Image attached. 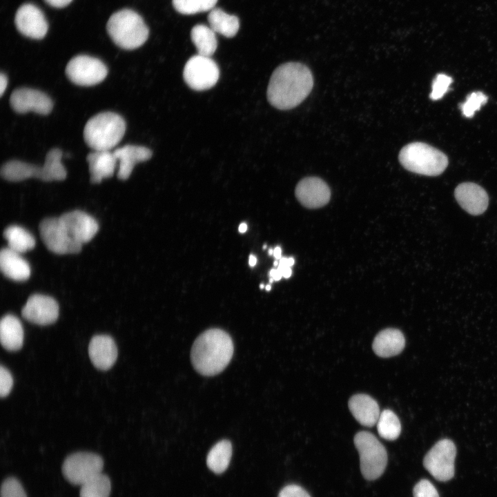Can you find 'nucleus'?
I'll return each mask as SVG.
<instances>
[{
    "label": "nucleus",
    "instance_id": "5",
    "mask_svg": "<svg viewBox=\"0 0 497 497\" xmlns=\"http://www.w3.org/2000/svg\"><path fill=\"white\" fill-rule=\"evenodd\" d=\"M106 30L113 41L125 50L142 46L149 34L142 17L130 9H122L113 13L108 20Z\"/></svg>",
    "mask_w": 497,
    "mask_h": 497
},
{
    "label": "nucleus",
    "instance_id": "28",
    "mask_svg": "<svg viewBox=\"0 0 497 497\" xmlns=\"http://www.w3.org/2000/svg\"><path fill=\"white\" fill-rule=\"evenodd\" d=\"M232 445L229 440H222L216 443L206 457L208 467L215 474L224 472L231 461Z\"/></svg>",
    "mask_w": 497,
    "mask_h": 497
},
{
    "label": "nucleus",
    "instance_id": "29",
    "mask_svg": "<svg viewBox=\"0 0 497 497\" xmlns=\"http://www.w3.org/2000/svg\"><path fill=\"white\" fill-rule=\"evenodd\" d=\"M8 248L19 254L32 249L35 246L34 237L25 228L17 225L10 226L3 231Z\"/></svg>",
    "mask_w": 497,
    "mask_h": 497
},
{
    "label": "nucleus",
    "instance_id": "10",
    "mask_svg": "<svg viewBox=\"0 0 497 497\" xmlns=\"http://www.w3.org/2000/svg\"><path fill=\"white\" fill-rule=\"evenodd\" d=\"M220 77L217 64L210 57L196 55L186 63L183 77L193 90L202 91L213 87Z\"/></svg>",
    "mask_w": 497,
    "mask_h": 497
},
{
    "label": "nucleus",
    "instance_id": "13",
    "mask_svg": "<svg viewBox=\"0 0 497 497\" xmlns=\"http://www.w3.org/2000/svg\"><path fill=\"white\" fill-rule=\"evenodd\" d=\"M10 104L12 108L20 114L31 111L46 115L53 108L52 99L46 93L30 88L15 89L10 95Z\"/></svg>",
    "mask_w": 497,
    "mask_h": 497
},
{
    "label": "nucleus",
    "instance_id": "41",
    "mask_svg": "<svg viewBox=\"0 0 497 497\" xmlns=\"http://www.w3.org/2000/svg\"><path fill=\"white\" fill-rule=\"evenodd\" d=\"M270 277L274 280L278 281L283 277L282 273L277 269H273L269 272Z\"/></svg>",
    "mask_w": 497,
    "mask_h": 497
},
{
    "label": "nucleus",
    "instance_id": "26",
    "mask_svg": "<svg viewBox=\"0 0 497 497\" xmlns=\"http://www.w3.org/2000/svg\"><path fill=\"white\" fill-rule=\"evenodd\" d=\"M208 21L210 27L215 32L228 38L233 37L239 30L238 17L229 14L219 8H214L210 11Z\"/></svg>",
    "mask_w": 497,
    "mask_h": 497
},
{
    "label": "nucleus",
    "instance_id": "20",
    "mask_svg": "<svg viewBox=\"0 0 497 497\" xmlns=\"http://www.w3.org/2000/svg\"><path fill=\"white\" fill-rule=\"evenodd\" d=\"M113 154L119 162L117 177L126 180L130 177L135 165L150 159L153 153L144 146L126 145L115 149Z\"/></svg>",
    "mask_w": 497,
    "mask_h": 497
},
{
    "label": "nucleus",
    "instance_id": "38",
    "mask_svg": "<svg viewBox=\"0 0 497 497\" xmlns=\"http://www.w3.org/2000/svg\"><path fill=\"white\" fill-rule=\"evenodd\" d=\"M278 497H311L300 486L289 485L280 491Z\"/></svg>",
    "mask_w": 497,
    "mask_h": 497
},
{
    "label": "nucleus",
    "instance_id": "25",
    "mask_svg": "<svg viewBox=\"0 0 497 497\" xmlns=\"http://www.w3.org/2000/svg\"><path fill=\"white\" fill-rule=\"evenodd\" d=\"M0 340L1 345L8 351H17L21 348L23 342V329L18 318L8 314L1 318Z\"/></svg>",
    "mask_w": 497,
    "mask_h": 497
},
{
    "label": "nucleus",
    "instance_id": "15",
    "mask_svg": "<svg viewBox=\"0 0 497 497\" xmlns=\"http://www.w3.org/2000/svg\"><path fill=\"white\" fill-rule=\"evenodd\" d=\"M22 316L28 321L47 325L55 322L59 316V305L52 298L34 294L29 297L21 310Z\"/></svg>",
    "mask_w": 497,
    "mask_h": 497
},
{
    "label": "nucleus",
    "instance_id": "9",
    "mask_svg": "<svg viewBox=\"0 0 497 497\" xmlns=\"http://www.w3.org/2000/svg\"><path fill=\"white\" fill-rule=\"evenodd\" d=\"M456 447L449 439L437 442L427 453L423 460L425 469L438 480L447 481L454 475Z\"/></svg>",
    "mask_w": 497,
    "mask_h": 497
},
{
    "label": "nucleus",
    "instance_id": "24",
    "mask_svg": "<svg viewBox=\"0 0 497 497\" xmlns=\"http://www.w3.org/2000/svg\"><path fill=\"white\" fill-rule=\"evenodd\" d=\"M0 268L5 276L15 281H25L30 275L28 263L19 253L8 247L1 251Z\"/></svg>",
    "mask_w": 497,
    "mask_h": 497
},
{
    "label": "nucleus",
    "instance_id": "42",
    "mask_svg": "<svg viewBox=\"0 0 497 497\" xmlns=\"http://www.w3.org/2000/svg\"><path fill=\"white\" fill-rule=\"evenodd\" d=\"M273 255L274 257H275L276 260H279L280 259H281V257H282V249H281V248H280V246H276V247H275V248L273 249Z\"/></svg>",
    "mask_w": 497,
    "mask_h": 497
},
{
    "label": "nucleus",
    "instance_id": "3",
    "mask_svg": "<svg viewBox=\"0 0 497 497\" xmlns=\"http://www.w3.org/2000/svg\"><path fill=\"white\" fill-rule=\"evenodd\" d=\"M62 155L60 149L52 148L47 153L42 166L19 160H11L1 166V175L10 182H20L29 178H37L46 182L61 181L67 175L66 170L61 162Z\"/></svg>",
    "mask_w": 497,
    "mask_h": 497
},
{
    "label": "nucleus",
    "instance_id": "16",
    "mask_svg": "<svg viewBox=\"0 0 497 497\" xmlns=\"http://www.w3.org/2000/svg\"><path fill=\"white\" fill-rule=\"evenodd\" d=\"M59 217L70 237L81 245L90 241L99 229L97 221L81 211L68 212Z\"/></svg>",
    "mask_w": 497,
    "mask_h": 497
},
{
    "label": "nucleus",
    "instance_id": "2",
    "mask_svg": "<svg viewBox=\"0 0 497 497\" xmlns=\"http://www.w3.org/2000/svg\"><path fill=\"white\" fill-rule=\"evenodd\" d=\"M233 353L231 336L220 329H210L195 340L191 352L195 369L203 376H212L222 371Z\"/></svg>",
    "mask_w": 497,
    "mask_h": 497
},
{
    "label": "nucleus",
    "instance_id": "21",
    "mask_svg": "<svg viewBox=\"0 0 497 497\" xmlns=\"http://www.w3.org/2000/svg\"><path fill=\"white\" fill-rule=\"evenodd\" d=\"M349 407L357 421L368 427L377 423L380 414L377 402L367 394L353 396L349 401Z\"/></svg>",
    "mask_w": 497,
    "mask_h": 497
},
{
    "label": "nucleus",
    "instance_id": "35",
    "mask_svg": "<svg viewBox=\"0 0 497 497\" xmlns=\"http://www.w3.org/2000/svg\"><path fill=\"white\" fill-rule=\"evenodd\" d=\"M452 82L451 77L445 74H438L432 83V91L430 93V98L432 100H438L442 98L448 90Z\"/></svg>",
    "mask_w": 497,
    "mask_h": 497
},
{
    "label": "nucleus",
    "instance_id": "36",
    "mask_svg": "<svg viewBox=\"0 0 497 497\" xmlns=\"http://www.w3.org/2000/svg\"><path fill=\"white\" fill-rule=\"evenodd\" d=\"M413 497H440L433 485L427 479L420 480L413 487Z\"/></svg>",
    "mask_w": 497,
    "mask_h": 497
},
{
    "label": "nucleus",
    "instance_id": "33",
    "mask_svg": "<svg viewBox=\"0 0 497 497\" xmlns=\"http://www.w3.org/2000/svg\"><path fill=\"white\" fill-rule=\"evenodd\" d=\"M487 97L480 91L473 92L468 95L466 101L460 105L462 115L467 118L474 116L476 111L480 110V107L486 104Z\"/></svg>",
    "mask_w": 497,
    "mask_h": 497
},
{
    "label": "nucleus",
    "instance_id": "44",
    "mask_svg": "<svg viewBox=\"0 0 497 497\" xmlns=\"http://www.w3.org/2000/svg\"><path fill=\"white\" fill-rule=\"evenodd\" d=\"M248 263L251 266H254L257 263V258L253 255H250L248 258Z\"/></svg>",
    "mask_w": 497,
    "mask_h": 497
},
{
    "label": "nucleus",
    "instance_id": "8",
    "mask_svg": "<svg viewBox=\"0 0 497 497\" xmlns=\"http://www.w3.org/2000/svg\"><path fill=\"white\" fill-rule=\"evenodd\" d=\"M104 467L102 458L91 452H76L66 457L62 465L65 478L73 485H82L101 474Z\"/></svg>",
    "mask_w": 497,
    "mask_h": 497
},
{
    "label": "nucleus",
    "instance_id": "14",
    "mask_svg": "<svg viewBox=\"0 0 497 497\" xmlns=\"http://www.w3.org/2000/svg\"><path fill=\"white\" fill-rule=\"evenodd\" d=\"M14 23L20 33L34 39H43L48 29L43 12L32 3H25L18 8Z\"/></svg>",
    "mask_w": 497,
    "mask_h": 497
},
{
    "label": "nucleus",
    "instance_id": "30",
    "mask_svg": "<svg viewBox=\"0 0 497 497\" xmlns=\"http://www.w3.org/2000/svg\"><path fill=\"white\" fill-rule=\"evenodd\" d=\"M376 425L379 435L388 440H396L401 432V424L398 418L389 409L383 410L380 413Z\"/></svg>",
    "mask_w": 497,
    "mask_h": 497
},
{
    "label": "nucleus",
    "instance_id": "47",
    "mask_svg": "<svg viewBox=\"0 0 497 497\" xmlns=\"http://www.w3.org/2000/svg\"><path fill=\"white\" fill-rule=\"evenodd\" d=\"M269 255H273V248H271L269 249Z\"/></svg>",
    "mask_w": 497,
    "mask_h": 497
},
{
    "label": "nucleus",
    "instance_id": "45",
    "mask_svg": "<svg viewBox=\"0 0 497 497\" xmlns=\"http://www.w3.org/2000/svg\"><path fill=\"white\" fill-rule=\"evenodd\" d=\"M238 230L241 233H245L247 230V224L244 222L240 224Z\"/></svg>",
    "mask_w": 497,
    "mask_h": 497
},
{
    "label": "nucleus",
    "instance_id": "34",
    "mask_svg": "<svg viewBox=\"0 0 497 497\" xmlns=\"http://www.w3.org/2000/svg\"><path fill=\"white\" fill-rule=\"evenodd\" d=\"M1 497H27V495L18 479L8 477L1 484Z\"/></svg>",
    "mask_w": 497,
    "mask_h": 497
},
{
    "label": "nucleus",
    "instance_id": "27",
    "mask_svg": "<svg viewBox=\"0 0 497 497\" xmlns=\"http://www.w3.org/2000/svg\"><path fill=\"white\" fill-rule=\"evenodd\" d=\"M191 37L198 55L211 57L216 51L217 37L215 32L211 27L203 24L193 26L191 31Z\"/></svg>",
    "mask_w": 497,
    "mask_h": 497
},
{
    "label": "nucleus",
    "instance_id": "4",
    "mask_svg": "<svg viewBox=\"0 0 497 497\" xmlns=\"http://www.w3.org/2000/svg\"><path fill=\"white\" fill-rule=\"evenodd\" d=\"M126 131L125 120L113 112L99 113L86 122L84 139L94 150H110L122 139Z\"/></svg>",
    "mask_w": 497,
    "mask_h": 497
},
{
    "label": "nucleus",
    "instance_id": "12",
    "mask_svg": "<svg viewBox=\"0 0 497 497\" xmlns=\"http://www.w3.org/2000/svg\"><path fill=\"white\" fill-rule=\"evenodd\" d=\"M41 239L46 247L57 254L77 253L82 245L68 234L59 217H48L39 224Z\"/></svg>",
    "mask_w": 497,
    "mask_h": 497
},
{
    "label": "nucleus",
    "instance_id": "6",
    "mask_svg": "<svg viewBox=\"0 0 497 497\" xmlns=\"http://www.w3.org/2000/svg\"><path fill=\"white\" fill-rule=\"evenodd\" d=\"M398 159L409 171L427 176L440 175L448 165V158L442 152L422 142L405 146Z\"/></svg>",
    "mask_w": 497,
    "mask_h": 497
},
{
    "label": "nucleus",
    "instance_id": "18",
    "mask_svg": "<svg viewBox=\"0 0 497 497\" xmlns=\"http://www.w3.org/2000/svg\"><path fill=\"white\" fill-rule=\"evenodd\" d=\"M454 195L460 206L471 215H480L488 206L487 192L475 183L460 184L455 189Z\"/></svg>",
    "mask_w": 497,
    "mask_h": 497
},
{
    "label": "nucleus",
    "instance_id": "19",
    "mask_svg": "<svg viewBox=\"0 0 497 497\" xmlns=\"http://www.w3.org/2000/svg\"><path fill=\"white\" fill-rule=\"evenodd\" d=\"M88 353L93 365L101 370L109 369L117 358V348L114 340L107 335H97L92 338Z\"/></svg>",
    "mask_w": 497,
    "mask_h": 497
},
{
    "label": "nucleus",
    "instance_id": "37",
    "mask_svg": "<svg viewBox=\"0 0 497 497\" xmlns=\"http://www.w3.org/2000/svg\"><path fill=\"white\" fill-rule=\"evenodd\" d=\"M13 379L9 371L1 366L0 367V395L1 398L8 396L12 389Z\"/></svg>",
    "mask_w": 497,
    "mask_h": 497
},
{
    "label": "nucleus",
    "instance_id": "23",
    "mask_svg": "<svg viewBox=\"0 0 497 497\" xmlns=\"http://www.w3.org/2000/svg\"><path fill=\"white\" fill-rule=\"evenodd\" d=\"M405 340L402 332L396 329H386L379 332L373 342V350L382 358L399 354L404 349Z\"/></svg>",
    "mask_w": 497,
    "mask_h": 497
},
{
    "label": "nucleus",
    "instance_id": "7",
    "mask_svg": "<svg viewBox=\"0 0 497 497\" xmlns=\"http://www.w3.org/2000/svg\"><path fill=\"white\" fill-rule=\"evenodd\" d=\"M354 444L359 453L364 478L368 480L378 478L387 463V454L383 445L368 431L358 432L354 437Z\"/></svg>",
    "mask_w": 497,
    "mask_h": 497
},
{
    "label": "nucleus",
    "instance_id": "39",
    "mask_svg": "<svg viewBox=\"0 0 497 497\" xmlns=\"http://www.w3.org/2000/svg\"><path fill=\"white\" fill-rule=\"evenodd\" d=\"M48 5L60 8L68 6L72 0H44Z\"/></svg>",
    "mask_w": 497,
    "mask_h": 497
},
{
    "label": "nucleus",
    "instance_id": "40",
    "mask_svg": "<svg viewBox=\"0 0 497 497\" xmlns=\"http://www.w3.org/2000/svg\"><path fill=\"white\" fill-rule=\"evenodd\" d=\"M8 86V77L1 72L0 75V95L2 96Z\"/></svg>",
    "mask_w": 497,
    "mask_h": 497
},
{
    "label": "nucleus",
    "instance_id": "49",
    "mask_svg": "<svg viewBox=\"0 0 497 497\" xmlns=\"http://www.w3.org/2000/svg\"><path fill=\"white\" fill-rule=\"evenodd\" d=\"M260 289H263L264 287H265V286L263 284H261L260 285Z\"/></svg>",
    "mask_w": 497,
    "mask_h": 497
},
{
    "label": "nucleus",
    "instance_id": "46",
    "mask_svg": "<svg viewBox=\"0 0 497 497\" xmlns=\"http://www.w3.org/2000/svg\"><path fill=\"white\" fill-rule=\"evenodd\" d=\"M265 289H266V291H270V290L271 289V286L270 284L266 285V286H265Z\"/></svg>",
    "mask_w": 497,
    "mask_h": 497
},
{
    "label": "nucleus",
    "instance_id": "11",
    "mask_svg": "<svg viewBox=\"0 0 497 497\" xmlns=\"http://www.w3.org/2000/svg\"><path fill=\"white\" fill-rule=\"evenodd\" d=\"M66 75L77 85L90 86L101 82L106 77L108 68L97 58L79 55L68 61L66 67Z\"/></svg>",
    "mask_w": 497,
    "mask_h": 497
},
{
    "label": "nucleus",
    "instance_id": "22",
    "mask_svg": "<svg viewBox=\"0 0 497 497\" xmlns=\"http://www.w3.org/2000/svg\"><path fill=\"white\" fill-rule=\"evenodd\" d=\"M86 160L92 184H99L104 179L113 175L117 163L113 152L94 150L87 155Z\"/></svg>",
    "mask_w": 497,
    "mask_h": 497
},
{
    "label": "nucleus",
    "instance_id": "48",
    "mask_svg": "<svg viewBox=\"0 0 497 497\" xmlns=\"http://www.w3.org/2000/svg\"><path fill=\"white\" fill-rule=\"evenodd\" d=\"M273 264L275 266H277L279 264V260H276L274 261Z\"/></svg>",
    "mask_w": 497,
    "mask_h": 497
},
{
    "label": "nucleus",
    "instance_id": "17",
    "mask_svg": "<svg viewBox=\"0 0 497 497\" xmlns=\"http://www.w3.org/2000/svg\"><path fill=\"white\" fill-rule=\"evenodd\" d=\"M295 193L298 200L309 208H318L326 205L331 197L329 186L317 177H307L300 180Z\"/></svg>",
    "mask_w": 497,
    "mask_h": 497
},
{
    "label": "nucleus",
    "instance_id": "31",
    "mask_svg": "<svg viewBox=\"0 0 497 497\" xmlns=\"http://www.w3.org/2000/svg\"><path fill=\"white\" fill-rule=\"evenodd\" d=\"M111 482L109 477L99 474L81 485L80 497H109Z\"/></svg>",
    "mask_w": 497,
    "mask_h": 497
},
{
    "label": "nucleus",
    "instance_id": "1",
    "mask_svg": "<svg viewBox=\"0 0 497 497\" xmlns=\"http://www.w3.org/2000/svg\"><path fill=\"white\" fill-rule=\"evenodd\" d=\"M313 86L309 68L298 62L279 66L273 72L267 88V99L275 108L289 110L299 105Z\"/></svg>",
    "mask_w": 497,
    "mask_h": 497
},
{
    "label": "nucleus",
    "instance_id": "32",
    "mask_svg": "<svg viewBox=\"0 0 497 497\" xmlns=\"http://www.w3.org/2000/svg\"><path fill=\"white\" fill-rule=\"evenodd\" d=\"M217 0H173L174 8L183 14H194L211 10Z\"/></svg>",
    "mask_w": 497,
    "mask_h": 497
},
{
    "label": "nucleus",
    "instance_id": "43",
    "mask_svg": "<svg viewBox=\"0 0 497 497\" xmlns=\"http://www.w3.org/2000/svg\"><path fill=\"white\" fill-rule=\"evenodd\" d=\"M291 274H292V270H291V266H287L282 271L283 277H284L286 279L289 278L291 276Z\"/></svg>",
    "mask_w": 497,
    "mask_h": 497
}]
</instances>
